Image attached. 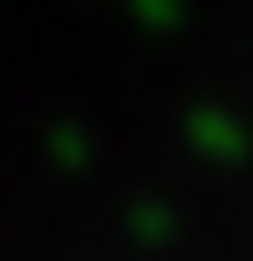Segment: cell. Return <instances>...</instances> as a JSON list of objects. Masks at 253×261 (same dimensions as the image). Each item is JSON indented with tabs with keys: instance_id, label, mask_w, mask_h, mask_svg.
<instances>
[{
	"instance_id": "cell-1",
	"label": "cell",
	"mask_w": 253,
	"mask_h": 261,
	"mask_svg": "<svg viewBox=\"0 0 253 261\" xmlns=\"http://www.w3.org/2000/svg\"><path fill=\"white\" fill-rule=\"evenodd\" d=\"M127 222H135L142 245H174V214H166V206H142V214H127Z\"/></svg>"
},
{
	"instance_id": "cell-2",
	"label": "cell",
	"mask_w": 253,
	"mask_h": 261,
	"mask_svg": "<svg viewBox=\"0 0 253 261\" xmlns=\"http://www.w3.org/2000/svg\"><path fill=\"white\" fill-rule=\"evenodd\" d=\"M206 150H221V159H237L245 143H237V127H221V119H214V127H206Z\"/></svg>"
}]
</instances>
